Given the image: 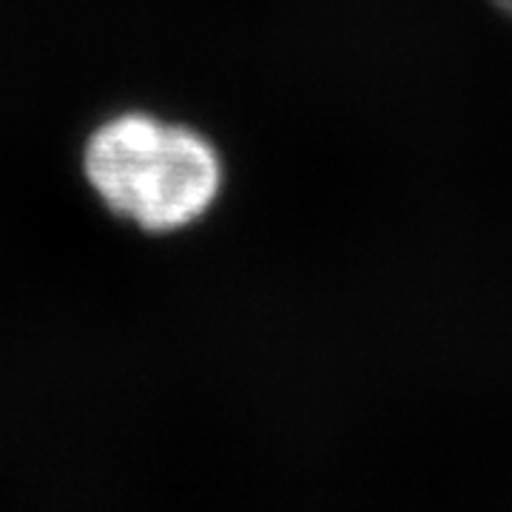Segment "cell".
Wrapping results in <instances>:
<instances>
[{
	"label": "cell",
	"mask_w": 512,
	"mask_h": 512,
	"mask_svg": "<svg viewBox=\"0 0 512 512\" xmlns=\"http://www.w3.org/2000/svg\"><path fill=\"white\" fill-rule=\"evenodd\" d=\"M80 174L114 220L146 237H177L202 225L228 185L211 134L146 109L103 117L83 140Z\"/></svg>",
	"instance_id": "obj_1"
},
{
	"label": "cell",
	"mask_w": 512,
	"mask_h": 512,
	"mask_svg": "<svg viewBox=\"0 0 512 512\" xmlns=\"http://www.w3.org/2000/svg\"><path fill=\"white\" fill-rule=\"evenodd\" d=\"M493 3L501 9V12H504V15H510L512 18V0H493Z\"/></svg>",
	"instance_id": "obj_2"
}]
</instances>
